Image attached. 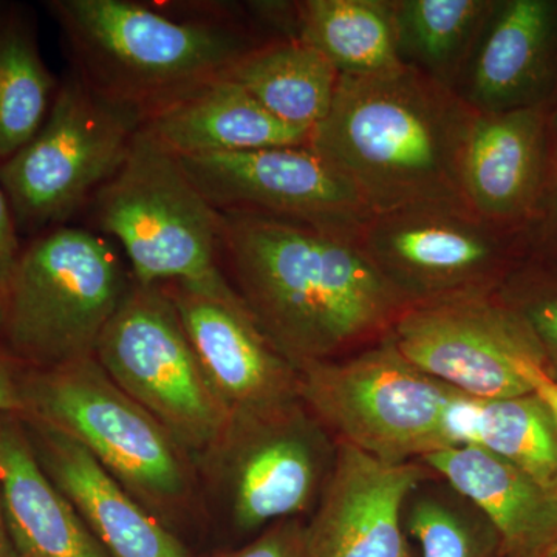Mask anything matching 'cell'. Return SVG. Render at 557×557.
Listing matches in <instances>:
<instances>
[{"label":"cell","instance_id":"obj_1","mask_svg":"<svg viewBox=\"0 0 557 557\" xmlns=\"http://www.w3.org/2000/svg\"><path fill=\"white\" fill-rule=\"evenodd\" d=\"M222 263L259 327L296 368L379 343L409 309L359 239L313 226L222 214Z\"/></svg>","mask_w":557,"mask_h":557},{"label":"cell","instance_id":"obj_2","mask_svg":"<svg viewBox=\"0 0 557 557\" xmlns=\"http://www.w3.org/2000/svg\"><path fill=\"white\" fill-rule=\"evenodd\" d=\"M474 112L456 91L417 70L341 75L332 108L307 146L372 215L465 203L461 163Z\"/></svg>","mask_w":557,"mask_h":557},{"label":"cell","instance_id":"obj_3","mask_svg":"<svg viewBox=\"0 0 557 557\" xmlns=\"http://www.w3.org/2000/svg\"><path fill=\"white\" fill-rule=\"evenodd\" d=\"M72 61L100 94L145 120L225 78L260 40L228 7L135 0H50Z\"/></svg>","mask_w":557,"mask_h":557},{"label":"cell","instance_id":"obj_4","mask_svg":"<svg viewBox=\"0 0 557 557\" xmlns=\"http://www.w3.org/2000/svg\"><path fill=\"white\" fill-rule=\"evenodd\" d=\"M25 413L75 440L175 531L193 507L196 458L156 417L116 386L95 357L61 368L25 369Z\"/></svg>","mask_w":557,"mask_h":557},{"label":"cell","instance_id":"obj_5","mask_svg":"<svg viewBox=\"0 0 557 557\" xmlns=\"http://www.w3.org/2000/svg\"><path fill=\"white\" fill-rule=\"evenodd\" d=\"M132 284L112 240L64 225L24 240L5 285L0 343L24 368L94 357Z\"/></svg>","mask_w":557,"mask_h":557},{"label":"cell","instance_id":"obj_6","mask_svg":"<svg viewBox=\"0 0 557 557\" xmlns=\"http://www.w3.org/2000/svg\"><path fill=\"white\" fill-rule=\"evenodd\" d=\"M87 211L95 231L123 248L138 284L233 288L223 271L222 214L145 131Z\"/></svg>","mask_w":557,"mask_h":557},{"label":"cell","instance_id":"obj_7","mask_svg":"<svg viewBox=\"0 0 557 557\" xmlns=\"http://www.w3.org/2000/svg\"><path fill=\"white\" fill-rule=\"evenodd\" d=\"M145 116L101 97L75 70L62 76L35 137L0 161L22 239L69 225L126 160Z\"/></svg>","mask_w":557,"mask_h":557},{"label":"cell","instance_id":"obj_8","mask_svg":"<svg viewBox=\"0 0 557 557\" xmlns=\"http://www.w3.org/2000/svg\"><path fill=\"white\" fill-rule=\"evenodd\" d=\"M298 370L300 401L335 442L392 465L448 449L443 413L456 391L417 369L387 336Z\"/></svg>","mask_w":557,"mask_h":557},{"label":"cell","instance_id":"obj_9","mask_svg":"<svg viewBox=\"0 0 557 557\" xmlns=\"http://www.w3.org/2000/svg\"><path fill=\"white\" fill-rule=\"evenodd\" d=\"M94 357L196 460L225 431L228 410L201 369L166 285L132 278Z\"/></svg>","mask_w":557,"mask_h":557},{"label":"cell","instance_id":"obj_10","mask_svg":"<svg viewBox=\"0 0 557 557\" xmlns=\"http://www.w3.org/2000/svg\"><path fill=\"white\" fill-rule=\"evenodd\" d=\"M359 244L409 307L497 293L527 255L523 236L461 203L373 215Z\"/></svg>","mask_w":557,"mask_h":557},{"label":"cell","instance_id":"obj_11","mask_svg":"<svg viewBox=\"0 0 557 557\" xmlns=\"http://www.w3.org/2000/svg\"><path fill=\"white\" fill-rule=\"evenodd\" d=\"M336 457V442L302 401L230 417L218 442L197 461L223 494L244 533L300 518L318 504Z\"/></svg>","mask_w":557,"mask_h":557},{"label":"cell","instance_id":"obj_12","mask_svg":"<svg viewBox=\"0 0 557 557\" xmlns=\"http://www.w3.org/2000/svg\"><path fill=\"white\" fill-rule=\"evenodd\" d=\"M387 338L421 372L479 399L531 394L527 370L545 368L533 330L498 292L409 307Z\"/></svg>","mask_w":557,"mask_h":557},{"label":"cell","instance_id":"obj_13","mask_svg":"<svg viewBox=\"0 0 557 557\" xmlns=\"http://www.w3.org/2000/svg\"><path fill=\"white\" fill-rule=\"evenodd\" d=\"M178 160L222 214L263 215L355 239L373 218L346 180L309 146Z\"/></svg>","mask_w":557,"mask_h":557},{"label":"cell","instance_id":"obj_14","mask_svg":"<svg viewBox=\"0 0 557 557\" xmlns=\"http://www.w3.org/2000/svg\"><path fill=\"white\" fill-rule=\"evenodd\" d=\"M166 288L230 417L258 416L300 401L298 368L271 343L236 289Z\"/></svg>","mask_w":557,"mask_h":557},{"label":"cell","instance_id":"obj_15","mask_svg":"<svg viewBox=\"0 0 557 557\" xmlns=\"http://www.w3.org/2000/svg\"><path fill=\"white\" fill-rule=\"evenodd\" d=\"M421 461L384 463L336 442V457L313 518L307 557H412L406 504L429 478Z\"/></svg>","mask_w":557,"mask_h":557},{"label":"cell","instance_id":"obj_16","mask_svg":"<svg viewBox=\"0 0 557 557\" xmlns=\"http://www.w3.org/2000/svg\"><path fill=\"white\" fill-rule=\"evenodd\" d=\"M553 106L478 113L461 163L467 207L523 239L544 188Z\"/></svg>","mask_w":557,"mask_h":557},{"label":"cell","instance_id":"obj_17","mask_svg":"<svg viewBox=\"0 0 557 557\" xmlns=\"http://www.w3.org/2000/svg\"><path fill=\"white\" fill-rule=\"evenodd\" d=\"M557 0H497L456 94L475 113L555 102Z\"/></svg>","mask_w":557,"mask_h":557},{"label":"cell","instance_id":"obj_18","mask_svg":"<svg viewBox=\"0 0 557 557\" xmlns=\"http://www.w3.org/2000/svg\"><path fill=\"white\" fill-rule=\"evenodd\" d=\"M40 467L72 502L109 557H194L83 446L58 429L21 417Z\"/></svg>","mask_w":557,"mask_h":557},{"label":"cell","instance_id":"obj_19","mask_svg":"<svg viewBox=\"0 0 557 557\" xmlns=\"http://www.w3.org/2000/svg\"><path fill=\"white\" fill-rule=\"evenodd\" d=\"M418 461L487 520L502 556L542 557L557 541V494L491 450L463 446Z\"/></svg>","mask_w":557,"mask_h":557},{"label":"cell","instance_id":"obj_20","mask_svg":"<svg viewBox=\"0 0 557 557\" xmlns=\"http://www.w3.org/2000/svg\"><path fill=\"white\" fill-rule=\"evenodd\" d=\"M0 498L22 556L109 557L40 467L16 413H0Z\"/></svg>","mask_w":557,"mask_h":557},{"label":"cell","instance_id":"obj_21","mask_svg":"<svg viewBox=\"0 0 557 557\" xmlns=\"http://www.w3.org/2000/svg\"><path fill=\"white\" fill-rule=\"evenodd\" d=\"M141 129L177 159L307 146L310 138V132L282 123L226 76L152 113Z\"/></svg>","mask_w":557,"mask_h":557},{"label":"cell","instance_id":"obj_22","mask_svg":"<svg viewBox=\"0 0 557 557\" xmlns=\"http://www.w3.org/2000/svg\"><path fill=\"white\" fill-rule=\"evenodd\" d=\"M282 123L310 132L327 116L339 72L304 40L267 39L226 73Z\"/></svg>","mask_w":557,"mask_h":557},{"label":"cell","instance_id":"obj_23","mask_svg":"<svg viewBox=\"0 0 557 557\" xmlns=\"http://www.w3.org/2000/svg\"><path fill=\"white\" fill-rule=\"evenodd\" d=\"M296 38L319 51L344 76L401 67L392 0H299Z\"/></svg>","mask_w":557,"mask_h":557},{"label":"cell","instance_id":"obj_24","mask_svg":"<svg viewBox=\"0 0 557 557\" xmlns=\"http://www.w3.org/2000/svg\"><path fill=\"white\" fill-rule=\"evenodd\" d=\"M497 0H392L399 62L456 91Z\"/></svg>","mask_w":557,"mask_h":557},{"label":"cell","instance_id":"obj_25","mask_svg":"<svg viewBox=\"0 0 557 557\" xmlns=\"http://www.w3.org/2000/svg\"><path fill=\"white\" fill-rule=\"evenodd\" d=\"M60 79L40 53L30 7L0 2V161L27 145L49 116Z\"/></svg>","mask_w":557,"mask_h":557},{"label":"cell","instance_id":"obj_26","mask_svg":"<svg viewBox=\"0 0 557 557\" xmlns=\"http://www.w3.org/2000/svg\"><path fill=\"white\" fill-rule=\"evenodd\" d=\"M475 446L504 458L557 494V424L533 392L482 399Z\"/></svg>","mask_w":557,"mask_h":557},{"label":"cell","instance_id":"obj_27","mask_svg":"<svg viewBox=\"0 0 557 557\" xmlns=\"http://www.w3.org/2000/svg\"><path fill=\"white\" fill-rule=\"evenodd\" d=\"M417 491L405 511V528L421 557H502L500 539L478 509Z\"/></svg>","mask_w":557,"mask_h":557},{"label":"cell","instance_id":"obj_28","mask_svg":"<svg viewBox=\"0 0 557 557\" xmlns=\"http://www.w3.org/2000/svg\"><path fill=\"white\" fill-rule=\"evenodd\" d=\"M498 295L533 330L544 351L547 373L557 381V269L536 260L522 262Z\"/></svg>","mask_w":557,"mask_h":557},{"label":"cell","instance_id":"obj_29","mask_svg":"<svg viewBox=\"0 0 557 557\" xmlns=\"http://www.w3.org/2000/svg\"><path fill=\"white\" fill-rule=\"evenodd\" d=\"M531 260L557 269V112L549 127L547 172L536 214L525 233Z\"/></svg>","mask_w":557,"mask_h":557},{"label":"cell","instance_id":"obj_30","mask_svg":"<svg viewBox=\"0 0 557 557\" xmlns=\"http://www.w3.org/2000/svg\"><path fill=\"white\" fill-rule=\"evenodd\" d=\"M306 525L302 518L281 520L244 547L211 557H307Z\"/></svg>","mask_w":557,"mask_h":557},{"label":"cell","instance_id":"obj_31","mask_svg":"<svg viewBox=\"0 0 557 557\" xmlns=\"http://www.w3.org/2000/svg\"><path fill=\"white\" fill-rule=\"evenodd\" d=\"M22 245H24V239L17 230L5 190L0 185V284L3 287L9 282L14 265L20 259Z\"/></svg>","mask_w":557,"mask_h":557},{"label":"cell","instance_id":"obj_32","mask_svg":"<svg viewBox=\"0 0 557 557\" xmlns=\"http://www.w3.org/2000/svg\"><path fill=\"white\" fill-rule=\"evenodd\" d=\"M25 369L27 368H24L0 343V413L24 416L22 380H24Z\"/></svg>","mask_w":557,"mask_h":557},{"label":"cell","instance_id":"obj_33","mask_svg":"<svg viewBox=\"0 0 557 557\" xmlns=\"http://www.w3.org/2000/svg\"><path fill=\"white\" fill-rule=\"evenodd\" d=\"M525 379L531 392L544 403L557 424V381L553 380L542 366L528 369Z\"/></svg>","mask_w":557,"mask_h":557},{"label":"cell","instance_id":"obj_34","mask_svg":"<svg viewBox=\"0 0 557 557\" xmlns=\"http://www.w3.org/2000/svg\"><path fill=\"white\" fill-rule=\"evenodd\" d=\"M0 557H24L13 536H11L5 511H3L2 498H0Z\"/></svg>","mask_w":557,"mask_h":557},{"label":"cell","instance_id":"obj_35","mask_svg":"<svg viewBox=\"0 0 557 557\" xmlns=\"http://www.w3.org/2000/svg\"><path fill=\"white\" fill-rule=\"evenodd\" d=\"M3 329H5V287L0 284V341H2Z\"/></svg>","mask_w":557,"mask_h":557},{"label":"cell","instance_id":"obj_36","mask_svg":"<svg viewBox=\"0 0 557 557\" xmlns=\"http://www.w3.org/2000/svg\"><path fill=\"white\" fill-rule=\"evenodd\" d=\"M542 557H557V541L552 545V547L547 549V552H545V555Z\"/></svg>","mask_w":557,"mask_h":557},{"label":"cell","instance_id":"obj_37","mask_svg":"<svg viewBox=\"0 0 557 557\" xmlns=\"http://www.w3.org/2000/svg\"><path fill=\"white\" fill-rule=\"evenodd\" d=\"M502 557H511V556H502Z\"/></svg>","mask_w":557,"mask_h":557}]
</instances>
